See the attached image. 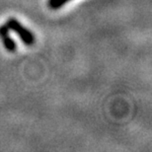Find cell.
Wrapping results in <instances>:
<instances>
[{"label": "cell", "mask_w": 152, "mask_h": 152, "mask_svg": "<svg viewBox=\"0 0 152 152\" xmlns=\"http://www.w3.org/2000/svg\"><path fill=\"white\" fill-rule=\"evenodd\" d=\"M6 25L9 28V30H12L16 34L19 36L21 41L23 42V44L26 45H32L35 42V36L33 35V33L25 28L19 21L16 20L15 18H10L8 19Z\"/></svg>", "instance_id": "6da1fadb"}, {"label": "cell", "mask_w": 152, "mask_h": 152, "mask_svg": "<svg viewBox=\"0 0 152 152\" xmlns=\"http://www.w3.org/2000/svg\"><path fill=\"white\" fill-rule=\"evenodd\" d=\"M9 28L7 27V25H1L0 26V38H1L3 45H4L5 48L7 50V51L9 53H14L16 50V44L13 41L10 36H9Z\"/></svg>", "instance_id": "7a4b0ae2"}, {"label": "cell", "mask_w": 152, "mask_h": 152, "mask_svg": "<svg viewBox=\"0 0 152 152\" xmlns=\"http://www.w3.org/2000/svg\"><path fill=\"white\" fill-rule=\"evenodd\" d=\"M69 1V0H48V7L51 9H58L61 6L66 4Z\"/></svg>", "instance_id": "3957f363"}]
</instances>
